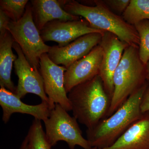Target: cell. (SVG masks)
I'll list each match as a JSON object with an SVG mask.
<instances>
[{
	"instance_id": "cell-8",
	"label": "cell",
	"mask_w": 149,
	"mask_h": 149,
	"mask_svg": "<svg viewBox=\"0 0 149 149\" xmlns=\"http://www.w3.org/2000/svg\"><path fill=\"white\" fill-rule=\"evenodd\" d=\"M40 64L45 92L51 103L54 105L58 104L67 111H72L64 87V76L66 68L55 64L47 53L41 56Z\"/></svg>"
},
{
	"instance_id": "cell-3",
	"label": "cell",
	"mask_w": 149,
	"mask_h": 149,
	"mask_svg": "<svg viewBox=\"0 0 149 149\" xmlns=\"http://www.w3.org/2000/svg\"><path fill=\"white\" fill-rule=\"evenodd\" d=\"M68 97L73 117L91 129L106 118L111 99L100 75L72 88Z\"/></svg>"
},
{
	"instance_id": "cell-11",
	"label": "cell",
	"mask_w": 149,
	"mask_h": 149,
	"mask_svg": "<svg viewBox=\"0 0 149 149\" xmlns=\"http://www.w3.org/2000/svg\"><path fill=\"white\" fill-rule=\"evenodd\" d=\"M102 35L100 33H90L77 38L64 47H51L48 55L55 64L63 65L68 68L99 45L101 42Z\"/></svg>"
},
{
	"instance_id": "cell-21",
	"label": "cell",
	"mask_w": 149,
	"mask_h": 149,
	"mask_svg": "<svg viewBox=\"0 0 149 149\" xmlns=\"http://www.w3.org/2000/svg\"><path fill=\"white\" fill-rule=\"evenodd\" d=\"M104 2L111 9L120 13H123L128 7L130 0H106Z\"/></svg>"
},
{
	"instance_id": "cell-22",
	"label": "cell",
	"mask_w": 149,
	"mask_h": 149,
	"mask_svg": "<svg viewBox=\"0 0 149 149\" xmlns=\"http://www.w3.org/2000/svg\"><path fill=\"white\" fill-rule=\"evenodd\" d=\"M11 21L8 16L0 10V35H3L8 31V27Z\"/></svg>"
},
{
	"instance_id": "cell-7",
	"label": "cell",
	"mask_w": 149,
	"mask_h": 149,
	"mask_svg": "<svg viewBox=\"0 0 149 149\" xmlns=\"http://www.w3.org/2000/svg\"><path fill=\"white\" fill-rule=\"evenodd\" d=\"M13 48L16 52L17 58L14 63L15 72L18 77V84L15 95L22 99L28 93L39 96L42 101L51 103L44 88V81L40 69L32 67L27 61L19 46L14 42Z\"/></svg>"
},
{
	"instance_id": "cell-12",
	"label": "cell",
	"mask_w": 149,
	"mask_h": 149,
	"mask_svg": "<svg viewBox=\"0 0 149 149\" xmlns=\"http://www.w3.org/2000/svg\"><path fill=\"white\" fill-rule=\"evenodd\" d=\"M102 56V48L99 44L88 55L67 68L64 81L67 94L75 86L99 75Z\"/></svg>"
},
{
	"instance_id": "cell-23",
	"label": "cell",
	"mask_w": 149,
	"mask_h": 149,
	"mask_svg": "<svg viewBox=\"0 0 149 149\" xmlns=\"http://www.w3.org/2000/svg\"><path fill=\"white\" fill-rule=\"evenodd\" d=\"M141 110L143 113L149 111V84L142 99L141 104Z\"/></svg>"
},
{
	"instance_id": "cell-25",
	"label": "cell",
	"mask_w": 149,
	"mask_h": 149,
	"mask_svg": "<svg viewBox=\"0 0 149 149\" xmlns=\"http://www.w3.org/2000/svg\"><path fill=\"white\" fill-rule=\"evenodd\" d=\"M146 80L149 84V61L146 65Z\"/></svg>"
},
{
	"instance_id": "cell-26",
	"label": "cell",
	"mask_w": 149,
	"mask_h": 149,
	"mask_svg": "<svg viewBox=\"0 0 149 149\" xmlns=\"http://www.w3.org/2000/svg\"><path fill=\"white\" fill-rule=\"evenodd\" d=\"M91 149H98L97 148H96V147H93V148H92Z\"/></svg>"
},
{
	"instance_id": "cell-6",
	"label": "cell",
	"mask_w": 149,
	"mask_h": 149,
	"mask_svg": "<svg viewBox=\"0 0 149 149\" xmlns=\"http://www.w3.org/2000/svg\"><path fill=\"white\" fill-rule=\"evenodd\" d=\"M46 134L52 147L60 141L66 142L70 149L79 146L84 149H91V144L83 136L77 120L58 104H55L49 116L44 121Z\"/></svg>"
},
{
	"instance_id": "cell-13",
	"label": "cell",
	"mask_w": 149,
	"mask_h": 149,
	"mask_svg": "<svg viewBox=\"0 0 149 149\" xmlns=\"http://www.w3.org/2000/svg\"><path fill=\"white\" fill-rule=\"evenodd\" d=\"M0 105L3 110V121L7 123L14 113L30 115L36 119L43 121L49 116L54 107L46 102L42 101L35 105L27 104L21 101L16 95L3 86L0 89Z\"/></svg>"
},
{
	"instance_id": "cell-4",
	"label": "cell",
	"mask_w": 149,
	"mask_h": 149,
	"mask_svg": "<svg viewBox=\"0 0 149 149\" xmlns=\"http://www.w3.org/2000/svg\"><path fill=\"white\" fill-rule=\"evenodd\" d=\"M147 82L146 65L140 58L139 48L128 46L113 74L114 92L106 118L113 114Z\"/></svg>"
},
{
	"instance_id": "cell-9",
	"label": "cell",
	"mask_w": 149,
	"mask_h": 149,
	"mask_svg": "<svg viewBox=\"0 0 149 149\" xmlns=\"http://www.w3.org/2000/svg\"><path fill=\"white\" fill-rule=\"evenodd\" d=\"M100 45L102 48L103 56L99 75L106 92L111 99L114 92L113 74L123 52L129 45L116 35L108 32H104Z\"/></svg>"
},
{
	"instance_id": "cell-10",
	"label": "cell",
	"mask_w": 149,
	"mask_h": 149,
	"mask_svg": "<svg viewBox=\"0 0 149 149\" xmlns=\"http://www.w3.org/2000/svg\"><path fill=\"white\" fill-rule=\"evenodd\" d=\"M104 32L93 28L85 19H80L72 21L50 22L40 31V34L44 42L54 41L58 44V47H63L83 35Z\"/></svg>"
},
{
	"instance_id": "cell-17",
	"label": "cell",
	"mask_w": 149,
	"mask_h": 149,
	"mask_svg": "<svg viewBox=\"0 0 149 149\" xmlns=\"http://www.w3.org/2000/svg\"><path fill=\"white\" fill-rule=\"evenodd\" d=\"M122 17L133 25L143 20H149V0H130Z\"/></svg>"
},
{
	"instance_id": "cell-1",
	"label": "cell",
	"mask_w": 149,
	"mask_h": 149,
	"mask_svg": "<svg viewBox=\"0 0 149 149\" xmlns=\"http://www.w3.org/2000/svg\"><path fill=\"white\" fill-rule=\"evenodd\" d=\"M148 82L137 90L112 115L87 129V139L91 147L105 148L114 143L129 127L142 116L141 104Z\"/></svg>"
},
{
	"instance_id": "cell-19",
	"label": "cell",
	"mask_w": 149,
	"mask_h": 149,
	"mask_svg": "<svg viewBox=\"0 0 149 149\" xmlns=\"http://www.w3.org/2000/svg\"><path fill=\"white\" fill-rule=\"evenodd\" d=\"M28 0H1L0 10L10 18L12 21L17 22L25 13Z\"/></svg>"
},
{
	"instance_id": "cell-5",
	"label": "cell",
	"mask_w": 149,
	"mask_h": 149,
	"mask_svg": "<svg viewBox=\"0 0 149 149\" xmlns=\"http://www.w3.org/2000/svg\"><path fill=\"white\" fill-rule=\"evenodd\" d=\"M7 30L30 65L40 69V58L49 52L51 47L45 44L34 23L30 2L27 4L22 17L17 22L11 21Z\"/></svg>"
},
{
	"instance_id": "cell-16",
	"label": "cell",
	"mask_w": 149,
	"mask_h": 149,
	"mask_svg": "<svg viewBox=\"0 0 149 149\" xmlns=\"http://www.w3.org/2000/svg\"><path fill=\"white\" fill-rule=\"evenodd\" d=\"M14 42L8 31L0 35V85L15 94L16 87L11 79L13 63L17 58L12 49Z\"/></svg>"
},
{
	"instance_id": "cell-14",
	"label": "cell",
	"mask_w": 149,
	"mask_h": 149,
	"mask_svg": "<svg viewBox=\"0 0 149 149\" xmlns=\"http://www.w3.org/2000/svg\"><path fill=\"white\" fill-rule=\"evenodd\" d=\"M100 149H149V111L143 113L114 144Z\"/></svg>"
},
{
	"instance_id": "cell-24",
	"label": "cell",
	"mask_w": 149,
	"mask_h": 149,
	"mask_svg": "<svg viewBox=\"0 0 149 149\" xmlns=\"http://www.w3.org/2000/svg\"><path fill=\"white\" fill-rule=\"evenodd\" d=\"M27 138L25 137L24 141L22 143L21 146H20L19 149H27Z\"/></svg>"
},
{
	"instance_id": "cell-2",
	"label": "cell",
	"mask_w": 149,
	"mask_h": 149,
	"mask_svg": "<svg viewBox=\"0 0 149 149\" xmlns=\"http://www.w3.org/2000/svg\"><path fill=\"white\" fill-rule=\"evenodd\" d=\"M59 1L65 11L82 17L94 29L111 32L128 45L139 48L140 37L135 26L112 12L104 1H94L95 6L84 5L74 0Z\"/></svg>"
},
{
	"instance_id": "cell-20",
	"label": "cell",
	"mask_w": 149,
	"mask_h": 149,
	"mask_svg": "<svg viewBox=\"0 0 149 149\" xmlns=\"http://www.w3.org/2000/svg\"><path fill=\"white\" fill-rule=\"evenodd\" d=\"M140 37V58L146 65L149 61V20H144L134 25Z\"/></svg>"
},
{
	"instance_id": "cell-15",
	"label": "cell",
	"mask_w": 149,
	"mask_h": 149,
	"mask_svg": "<svg viewBox=\"0 0 149 149\" xmlns=\"http://www.w3.org/2000/svg\"><path fill=\"white\" fill-rule=\"evenodd\" d=\"M30 2L33 20L40 32L48 22L53 20L72 21L81 18L65 11L59 1L32 0Z\"/></svg>"
},
{
	"instance_id": "cell-18",
	"label": "cell",
	"mask_w": 149,
	"mask_h": 149,
	"mask_svg": "<svg viewBox=\"0 0 149 149\" xmlns=\"http://www.w3.org/2000/svg\"><path fill=\"white\" fill-rule=\"evenodd\" d=\"M27 149H51L46 133L43 130L41 120L35 118L26 136Z\"/></svg>"
}]
</instances>
